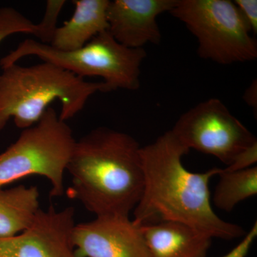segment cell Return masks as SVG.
<instances>
[{
	"label": "cell",
	"instance_id": "6da1fadb",
	"mask_svg": "<svg viewBox=\"0 0 257 257\" xmlns=\"http://www.w3.org/2000/svg\"><path fill=\"white\" fill-rule=\"evenodd\" d=\"M189 152L171 130L141 147L144 188L133 211V221L140 226L160 221L180 223L211 239L244 236L241 226L223 220L211 207L209 182L221 169L189 172L182 162Z\"/></svg>",
	"mask_w": 257,
	"mask_h": 257
},
{
	"label": "cell",
	"instance_id": "7a4b0ae2",
	"mask_svg": "<svg viewBox=\"0 0 257 257\" xmlns=\"http://www.w3.org/2000/svg\"><path fill=\"white\" fill-rule=\"evenodd\" d=\"M140 149L131 135L106 126L76 140L67 168L72 197L96 216H130L143 192Z\"/></svg>",
	"mask_w": 257,
	"mask_h": 257
},
{
	"label": "cell",
	"instance_id": "3957f363",
	"mask_svg": "<svg viewBox=\"0 0 257 257\" xmlns=\"http://www.w3.org/2000/svg\"><path fill=\"white\" fill-rule=\"evenodd\" d=\"M0 74V131L10 119L25 130L37 124L50 107L60 101V117L72 119L84 109L91 96L109 92L104 83L85 79L50 62L35 65L11 64Z\"/></svg>",
	"mask_w": 257,
	"mask_h": 257
},
{
	"label": "cell",
	"instance_id": "277c9868",
	"mask_svg": "<svg viewBox=\"0 0 257 257\" xmlns=\"http://www.w3.org/2000/svg\"><path fill=\"white\" fill-rule=\"evenodd\" d=\"M28 56L55 64L81 78L101 77L108 92H111L139 89L142 64L147 52L145 48H130L121 45L107 30L96 35L84 47L66 52L27 39L1 59L0 66L5 68Z\"/></svg>",
	"mask_w": 257,
	"mask_h": 257
},
{
	"label": "cell",
	"instance_id": "5b68a950",
	"mask_svg": "<svg viewBox=\"0 0 257 257\" xmlns=\"http://www.w3.org/2000/svg\"><path fill=\"white\" fill-rule=\"evenodd\" d=\"M75 143L70 126L53 107L47 108L37 124L23 130L18 140L0 154V189L37 175L50 182L51 197H62L64 174Z\"/></svg>",
	"mask_w": 257,
	"mask_h": 257
},
{
	"label": "cell",
	"instance_id": "8992f818",
	"mask_svg": "<svg viewBox=\"0 0 257 257\" xmlns=\"http://www.w3.org/2000/svg\"><path fill=\"white\" fill-rule=\"evenodd\" d=\"M197 39L201 58L229 65L257 58V42L234 2L177 0L170 12Z\"/></svg>",
	"mask_w": 257,
	"mask_h": 257
},
{
	"label": "cell",
	"instance_id": "52a82bcc",
	"mask_svg": "<svg viewBox=\"0 0 257 257\" xmlns=\"http://www.w3.org/2000/svg\"><path fill=\"white\" fill-rule=\"evenodd\" d=\"M171 132L188 150L212 155L226 166L257 142L256 137L216 98L202 101L181 115Z\"/></svg>",
	"mask_w": 257,
	"mask_h": 257
},
{
	"label": "cell",
	"instance_id": "ba28073f",
	"mask_svg": "<svg viewBox=\"0 0 257 257\" xmlns=\"http://www.w3.org/2000/svg\"><path fill=\"white\" fill-rule=\"evenodd\" d=\"M75 225L73 207L40 209L28 229L0 238V257H79L72 242Z\"/></svg>",
	"mask_w": 257,
	"mask_h": 257
},
{
	"label": "cell",
	"instance_id": "9c48e42d",
	"mask_svg": "<svg viewBox=\"0 0 257 257\" xmlns=\"http://www.w3.org/2000/svg\"><path fill=\"white\" fill-rule=\"evenodd\" d=\"M79 257H149L140 225L128 216L103 215L74 226Z\"/></svg>",
	"mask_w": 257,
	"mask_h": 257
},
{
	"label": "cell",
	"instance_id": "30bf717a",
	"mask_svg": "<svg viewBox=\"0 0 257 257\" xmlns=\"http://www.w3.org/2000/svg\"><path fill=\"white\" fill-rule=\"evenodd\" d=\"M177 0H114L107 9L108 32L130 48H144L162 40L157 18L170 13Z\"/></svg>",
	"mask_w": 257,
	"mask_h": 257
},
{
	"label": "cell",
	"instance_id": "8fae6325",
	"mask_svg": "<svg viewBox=\"0 0 257 257\" xmlns=\"http://www.w3.org/2000/svg\"><path fill=\"white\" fill-rule=\"evenodd\" d=\"M140 227L149 257H206L212 239L173 221H160Z\"/></svg>",
	"mask_w": 257,
	"mask_h": 257
},
{
	"label": "cell",
	"instance_id": "7c38bea8",
	"mask_svg": "<svg viewBox=\"0 0 257 257\" xmlns=\"http://www.w3.org/2000/svg\"><path fill=\"white\" fill-rule=\"evenodd\" d=\"M72 18L56 30L51 47L72 51L84 47L94 37L107 31L109 0H74Z\"/></svg>",
	"mask_w": 257,
	"mask_h": 257
},
{
	"label": "cell",
	"instance_id": "4fadbf2b",
	"mask_svg": "<svg viewBox=\"0 0 257 257\" xmlns=\"http://www.w3.org/2000/svg\"><path fill=\"white\" fill-rule=\"evenodd\" d=\"M40 209L36 186L0 189V238L13 237L28 229Z\"/></svg>",
	"mask_w": 257,
	"mask_h": 257
},
{
	"label": "cell",
	"instance_id": "5bb4252c",
	"mask_svg": "<svg viewBox=\"0 0 257 257\" xmlns=\"http://www.w3.org/2000/svg\"><path fill=\"white\" fill-rule=\"evenodd\" d=\"M213 194L214 205L221 210L231 211L237 204L256 195L257 167L226 172L221 169Z\"/></svg>",
	"mask_w": 257,
	"mask_h": 257
},
{
	"label": "cell",
	"instance_id": "9a60e30c",
	"mask_svg": "<svg viewBox=\"0 0 257 257\" xmlns=\"http://www.w3.org/2000/svg\"><path fill=\"white\" fill-rule=\"evenodd\" d=\"M36 24L10 7L0 8V45L5 39L15 34L35 35Z\"/></svg>",
	"mask_w": 257,
	"mask_h": 257
},
{
	"label": "cell",
	"instance_id": "2e32d148",
	"mask_svg": "<svg viewBox=\"0 0 257 257\" xmlns=\"http://www.w3.org/2000/svg\"><path fill=\"white\" fill-rule=\"evenodd\" d=\"M65 4L64 0H49L47 2L45 15L41 21L36 24L37 30L34 36L38 39L37 41L50 45L56 30L58 28L57 20Z\"/></svg>",
	"mask_w": 257,
	"mask_h": 257
},
{
	"label": "cell",
	"instance_id": "e0dca14e",
	"mask_svg": "<svg viewBox=\"0 0 257 257\" xmlns=\"http://www.w3.org/2000/svg\"><path fill=\"white\" fill-rule=\"evenodd\" d=\"M257 162V142L240 152L229 165L223 169L226 172H235L254 167Z\"/></svg>",
	"mask_w": 257,
	"mask_h": 257
},
{
	"label": "cell",
	"instance_id": "ac0fdd59",
	"mask_svg": "<svg viewBox=\"0 0 257 257\" xmlns=\"http://www.w3.org/2000/svg\"><path fill=\"white\" fill-rule=\"evenodd\" d=\"M240 14L247 24L250 31L257 33V1L256 0H235L234 1Z\"/></svg>",
	"mask_w": 257,
	"mask_h": 257
},
{
	"label": "cell",
	"instance_id": "d6986e66",
	"mask_svg": "<svg viewBox=\"0 0 257 257\" xmlns=\"http://www.w3.org/2000/svg\"><path fill=\"white\" fill-rule=\"evenodd\" d=\"M257 236V222L255 221L251 229L243 236V239L229 253L222 257H246Z\"/></svg>",
	"mask_w": 257,
	"mask_h": 257
},
{
	"label": "cell",
	"instance_id": "ffe728a7",
	"mask_svg": "<svg viewBox=\"0 0 257 257\" xmlns=\"http://www.w3.org/2000/svg\"><path fill=\"white\" fill-rule=\"evenodd\" d=\"M243 99L250 106L256 107V82H253L248 88L243 96Z\"/></svg>",
	"mask_w": 257,
	"mask_h": 257
}]
</instances>
